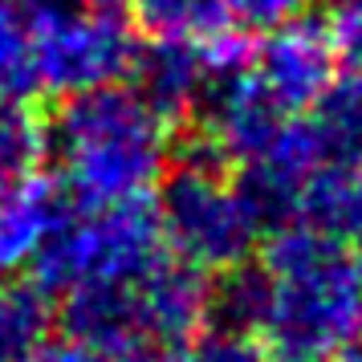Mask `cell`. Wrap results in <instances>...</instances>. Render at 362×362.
I'll return each instance as SVG.
<instances>
[{
  "label": "cell",
  "instance_id": "1",
  "mask_svg": "<svg viewBox=\"0 0 362 362\" xmlns=\"http://www.w3.org/2000/svg\"><path fill=\"white\" fill-rule=\"evenodd\" d=\"M257 269V334L277 362H334L362 342V273L338 236L281 224Z\"/></svg>",
  "mask_w": 362,
  "mask_h": 362
},
{
  "label": "cell",
  "instance_id": "2",
  "mask_svg": "<svg viewBox=\"0 0 362 362\" xmlns=\"http://www.w3.org/2000/svg\"><path fill=\"white\" fill-rule=\"evenodd\" d=\"M57 187L78 208L151 199L171 167V118H163L134 86L115 82L66 98L45 127Z\"/></svg>",
  "mask_w": 362,
  "mask_h": 362
},
{
  "label": "cell",
  "instance_id": "3",
  "mask_svg": "<svg viewBox=\"0 0 362 362\" xmlns=\"http://www.w3.org/2000/svg\"><path fill=\"white\" fill-rule=\"evenodd\" d=\"M155 216L167 252L199 273L248 264L264 232L240 180H232L216 155H192L180 167H167Z\"/></svg>",
  "mask_w": 362,
  "mask_h": 362
},
{
  "label": "cell",
  "instance_id": "4",
  "mask_svg": "<svg viewBox=\"0 0 362 362\" xmlns=\"http://www.w3.org/2000/svg\"><path fill=\"white\" fill-rule=\"evenodd\" d=\"M171 252L159 232V216L151 199H127V204H102V208H78L74 216L62 212L57 228L37 252V285L49 297L74 293V289H102L122 285L151 273Z\"/></svg>",
  "mask_w": 362,
  "mask_h": 362
},
{
  "label": "cell",
  "instance_id": "5",
  "mask_svg": "<svg viewBox=\"0 0 362 362\" xmlns=\"http://www.w3.org/2000/svg\"><path fill=\"white\" fill-rule=\"evenodd\" d=\"M33 37V86L57 98L102 90L131 78L139 62V33L115 4L49 0L29 17Z\"/></svg>",
  "mask_w": 362,
  "mask_h": 362
},
{
  "label": "cell",
  "instance_id": "6",
  "mask_svg": "<svg viewBox=\"0 0 362 362\" xmlns=\"http://www.w3.org/2000/svg\"><path fill=\"white\" fill-rule=\"evenodd\" d=\"M245 74L281 115H313L342 78V57L329 25L305 13L277 29H264L261 45L248 53Z\"/></svg>",
  "mask_w": 362,
  "mask_h": 362
},
{
  "label": "cell",
  "instance_id": "7",
  "mask_svg": "<svg viewBox=\"0 0 362 362\" xmlns=\"http://www.w3.org/2000/svg\"><path fill=\"white\" fill-rule=\"evenodd\" d=\"M62 208V187L49 175H37V167L0 180V277H13L37 261Z\"/></svg>",
  "mask_w": 362,
  "mask_h": 362
},
{
  "label": "cell",
  "instance_id": "8",
  "mask_svg": "<svg viewBox=\"0 0 362 362\" xmlns=\"http://www.w3.org/2000/svg\"><path fill=\"white\" fill-rule=\"evenodd\" d=\"M131 74L134 90L171 122L199 110L208 86L216 82L212 66L204 57V45L183 41V37H155V45L139 49V62Z\"/></svg>",
  "mask_w": 362,
  "mask_h": 362
},
{
  "label": "cell",
  "instance_id": "9",
  "mask_svg": "<svg viewBox=\"0 0 362 362\" xmlns=\"http://www.w3.org/2000/svg\"><path fill=\"white\" fill-rule=\"evenodd\" d=\"M293 224H310L329 236L362 232V163L358 159H326L297 196Z\"/></svg>",
  "mask_w": 362,
  "mask_h": 362
},
{
  "label": "cell",
  "instance_id": "10",
  "mask_svg": "<svg viewBox=\"0 0 362 362\" xmlns=\"http://www.w3.org/2000/svg\"><path fill=\"white\" fill-rule=\"evenodd\" d=\"M53 297L37 281L0 285V362H33L53 342Z\"/></svg>",
  "mask_w": 362,
  "mask_h": 362
},
{
  "label": "cell",
  "instance_id": "11",
  "mask_svg": "<svg viewBox=\"0 0 362 362\" xmlns=\"http://www.w3.org/2000/svg\"><path fill=\"white\" fill-rule=\"evenodd\" d=\"M313 122L326 139L329 159H358L362 163V66L350 78H338L322 106L313 110Z\"/></svg>",
  "mask_w": 362,
  "mask_h": 362
},
{
  "label": "cell",
  "instance_id": "12",
  "mask_svg": "<svg viewBox=\"0 0 362 362\" xmlns=\"http://www.w3.org/2000/svg\"><path fill=\"white\" fill-rule=\"evenodd\" d=\"M134 13L139 25L155 37H183V41H199L232 25L228 0H134Z\"/></svg>",
  "mask_w": 362,
  "mask_h": 362
},
{
  "label": "cell",
  "instance_id": "13",
  "mask_svg": "<svg viewBox=\"0 0 362 362\" xmlns=\"http://www.w3.org/2000/svg\"><path fill=\"white\" fill-rule=\"evenodd\" d=\"M33 86V37L17 0H0V98H25Z\"/></svg>",
  "mask_w": 362,
  "mask_h": 362
},
{
  "label": "cell",
  "instance_id": "14",
  "mask_svg": "<svg viewBox=\"0 0 362 362\" xmlns=\"http://www.w3.org/2000/svg\"><path fill=\"white\" fill-rule=\"evenodd\" d=\"M45 155V122L21 98H0V180L33 171Z\"/></svg>",
  "mask_w": 362,
  "mask_h": 362
},
{
  "label": "cell",
  "instance_id": "15",
  "mask_svg": "<svg viewBox=\"0 0 362 362\" xmlns=\"http://www.w3.org/2000/svg\"><path fill=\"white\" fill-rule=\"evenodd\" d=\"M180 362H277V358H273V350L264 346L257 329L208 322L199 334H192L183 342Z\"/></svg>",
  "mask_w": 362,
  "mask_h": 362
},
{
  "label": "cell",
  "instance_id": "16",
  "mask_svg": "<svg viewBox=\"0 0 362 362\" xmlns=\"http://www.w3.org/2000/svg\"><path fill=\"white\" fill-rule=\"evenodd\" d=\"M313 0H228V17L240 29H277L285 21L305 17Z\"/></svg>",
  "mask_w": 362,
  "mask_h": 362
},
{
  "label": "cell",
  "instance_id": "17",
  "mask_svg": "<svg viewBox=\"0 0 362 362\" xmlns=\"http://www.w3.org/2000/svg\"><path fill=\"white\" fill-rule=\"evenodd\" d=\"M167 354H147V350H102L82 338H66V342H49L33 362H155Z\"/></svg>",
  "mask_w": 362,
  "mask_h": 362
},
{
  "label": "cell",
  "instance_id": "18",
  "mask_svg": "<svg viewBox=\"0 0 362 362\" xmlns=\"http://www.w3.org/2000/svg\"><path fill=\"white\" fill-rule=\"evenodd\" d=\"M326 25L334 45H338V57L350 66H362V0H342Z\"/></svg>",
  "mask_w": 362,
  "mask_h": 362
},
{
  "label": "cell",
  "instance_id": "19",
  "mask_svg": "<svg viewBox=\"0 0 362 362\" xmlns=\"http://www.w3.org/2000/svg\"><path fill=\"white\" fill-rule=\"evenodd\" d=\"M21 8H41V4H49V0H17Z\"/></svg>",
  "mask_w": 362,
  "mask_h": 362
},
{
  "label": "cell",
  "instance_id": "20",
  "mask_svg": "<svg viewBox=\"0 0 362 362\" xmlns=\"http://www.w3.org/2000/svg\"><path fill=\"white\" fill-rule=\"evenodd\" d=\"M354 264H358V273H362V232H358V252H354Z\"/></svg>",
  "mask_w": 362,
  "mask_h": 362
},
{
  "label": "cell",
  "instance_id": "21",
  "mask_svg": "<svg viewBox=\"0 0 362 362\" xmlns=\"http://www.w3.org/2000/svg\"><path fill=\"white\" fill-rule=\"evenodd\" d=\"M98 4H115V0H98Z\"/></svg>",
  "mask_w": 362,
  "mask_h": 362
}]
</instances>
